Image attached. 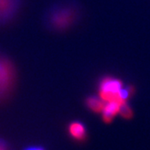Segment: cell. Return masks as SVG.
Returning a JSON list of instances; mask_svg holds the SVG:
<instances>
[{"mask_svg":"<svg viewBox=\"0 0 150 150\" xmlns=\"http://www.w3.org/2000/svg\"><path fill=\"white\" fill-rule=\"evenodd\" d=\"M79 18V8L71 1H62L52 5L44 14V24L51 31L59 32L71 28Z\"/></svg>","mask_w":150,"mask_h":150,"instance_id":"1","label":"cell"},{"mask_svg":"<svg viewBox=\"0 0 150 150\" xmlns=\"http://www.w3.org/2000/svg\"><path fill=\"white\" fill-rule=\"evenodd\" d=\"M123 86V82L120 79L112 76H104L98 81V96L105 103L117 102L122 104L120 93Z\"/></svg>","mask_w":150,"mask_h":150,"instance_id":"2","label":"cell"},{"mask_svg":"<svg viewBox=\"0 0 150 150\" xmlns=\"http://www.w3.org/2000/svg\"><path fill=\"white\" fill-rule=\"evenodd\" d=\"M13 80V70L9 62L0 56V96L10 88Z\"/></svg>","mask_w":150,"mask_h":150,"instance_id":"3","label":"cell"},{"mask_svg":"<svg viewBox=\"0 0 150 150\" xmlns=\"http://www.w3.org/2000/svg\"><path fill=\"white\" fill-rule=\"evenodd\" d=\"M20 5V0H0V24L10 20Z\"/></svg>","mask_w":150,"mask_h":150,"instance_id":"4","label":"cell"},{"mask_svg":"<svg viewBox=\"0 0 150 150\" xmlns=\"http://www.w3.org/2000/svg\"><path fill=\"white\" fill-rule=\"evenodd\" d=\"M120 104L117 102L105 103L102 110L103 120L105 123H110L119 112Z\"/></svg>","mask_w":150,"mask_h":150,"instance_id":"5","label":"cell"},{"mask_svg":"<svg viewBox=\"0 0 150 150\" xmlns=\"http://www.w3.org/2000/svg\"><path fill=\"white\" fill-rule=\"evenodd\" d=\"M69 132L70 135L76 140H83L87 134L85 125L79 121H74L70 123Z\"/></svg>","mask_w":150,"mask_h":150,"instance_id":"6","label":"cell"},{"mask_svg":"<svg viewBox=\"0 0 150 150\" xmlns=\"http://www.w3.org/2000/svg\"><path fill=\"white\" fill-rule=\"evenodd\" d=\"M85 103L88 109L93 112H101L105 102L99 96H89L86 98Z\"/></svg>","mask_w":150,"mask_h":150,"instance_id":"7","label":"cell"},{"mask_svg":"<svg viewBox=\"0 0 150 150\" xmlns=\"http://www.w3.org/2000/svg\"><path fill=\"white\" fill-rule=\"evenodd\" d=\"M118 113L124 118H131L133 117L134 112H133V109H132L131 106L126 102L120 104Z\"/></svg>","mask_w":150,"mask_h":150,"instance_id":"8","label":"cell"},{"mask_svg":"<svg viewBox=\"0 0 150 150\" xmlns=\"http://www.w3.org/2000/svg\"><path fill=\"white\" fill-rule=\"evenodd\" d=\"M0 150H8L7 147L4 143H3L2 141H0Z\"/></svg>","mask_w":150,"mask_h":150,"instance_id":"9","label":"cell"},{"mask_svg":"<svg viewBox=\"0 0 150 150\" xmlns=\"http://www.w3.org/2000/svg\"><path fill=\"white\" fill-rule=\"evenodd\" d=\"M27 150H43L41 148H30V149H28Z\"/></svg>","mask_w":150,"mask_h":150,"instance_id":"10","label":"cell"}]
</instances>
